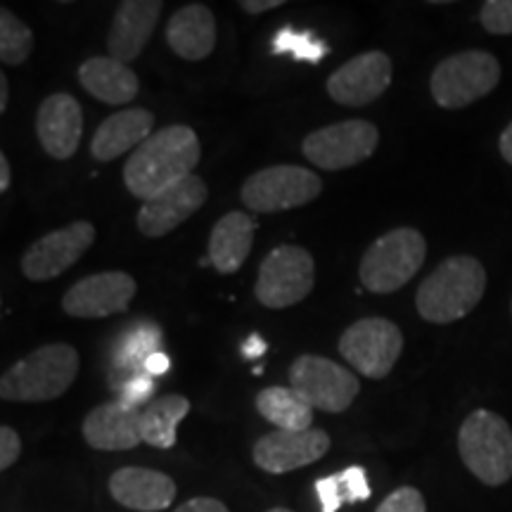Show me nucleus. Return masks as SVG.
Instances as JSON below:
<instances>
[{"label": "nucleus", "instance_id": "obj_1", "mask_svg": "<svg viewBox=\"0 0 512 512\" xmlns=\"http://www.w3.org/2000/svg\"><path fill=\"white\" fill-rule=\"evenodd\" d=\"M202 145L195 128L171 124L152 133L138 150L131 152L121 178L133 197L147 202L150 197L192 176L200 164Z\"/></svg>", "mask_w": 512, "mask_h": 512}, {"label": "nucleus", "instance_id": "obj_2", "mask_svg": "<svg viewBox=\"0 0 512 512\" xmlns=\"http://www.w3.org/2000/svg\"><path fill=\"white\" fill-rule=\"evenodd\" d=\"M486 292L482 261L470 254L448 256L422 280L415 292L420 318L434 325H451L475 311Z\"/></svg>", "mask_w": 512, "mask_h": 512}, {"label": "nucleus", "instance_id": "obj_3", "mask_svg": "<svg viewBox=\"0 0 512 512\" xmlns=\"http://www.w3.org/2000/svg\"><path fill=\"white\" fill-rule=\"evenodd\" d=\"M81 356L72 344H46L29 351L0 377V399L12 403L55 401L72 387Z\"/></svg>", "mask_w": 512, "mask_h": 512}, {"label": "nucleus", "instance_id": "obj_4", "mask_svg": "<svg viewBox=\"0 0 512 512\" xmlns=\"http://www.w3.org/2000/svg\"><path fill=\"white\" fill-rule=\"evenodd\" d=\"M458 453L467 470L486 486L512 479V427L494 411L477 408L467 415L458 432Z\"/></svg>", "mask_w": 512, "mask_h": 512}, {"label": "nucleus", "instance_id": "obj_5", "mask_svg": "<svg viewBox=\"0 0 512 512\" xmlns=\"http://www.w3.org/2000/svg\"><path fill=\"white\" fill-rule=\"evenodd\" d=\"M427 240L415 228H394L377 238L358 266L361 285L373 294H392L406 287L425 264Z\"/></svg>", "mask_w": 512, "mask_h": 512}, {"label": "nucleus", "instance_id": "obj_6", "mask_svg": "<svg viewBox=\"0 0 512 512\" xmlns=\"http://www.w3.org/2000/svg\"><path fill=\"white\" fill-rule=\"evenodd\" d=\"M501 62L486 50H463L441 60L430 76V93L441 110H463L501 83Z\"/></svg>", "mask_w": 512, "mask_h": 512}, {"label": "nucleus", "instance_id": "obj_7", "mask_svg": "<svg viewBox=\"0 0 512 512\" xmlns=\"http://www.w3.org/2000/svg\"><path fill=\"white\" fill-rule=\"evenodd\" d=\"M323 181L299 164H275L259 169L242 183L240 200L256 214H280L318 200Z\"/></svg>", "mask_w": 512, "mask_h": 512}, {"label": "nucleus", "instance_id": "obj_8", "mask_svg": "<svg viewBox=\"0 0 512 512\" xmlns=\"http://www.w3.org/2000/svg\"><path fill=\"white\" fill-rule=\"evenodd\" d=\"M316 285V261L309 249L280 245L261 261L254 294L261 306L280 311L304 302Z\"/></svg>", "mask_w": 512, "mask_h": 512}, {"label": "nucleus", "instance_id": "obj_9", "mask_svg": "<svg viewBox=\"0 0 512 512\" xmlns=\"http://www.w3.org/2000/svg\"><path fill=\"white\" fill-rule=\"evenodd\" d=\"M337 349L351 370L370 380H384L401 358L403 332L389 318H361L342 332Z\"/></svg>", "mask_w": 512, "mask_h": 512}, {"label": "nucleus", "instance_id": "obj_10", "mask_svg": "<svg viewBox=\"0 0 512 512\" xmlns=\"http://www.w3.org/2000/svg\"><path fill=\"white\" fill-rule=\"evenodd\" d=\"M380 131L366 119H347L309 133L302 143L304 157L323 171H344L375 155Z\"/></svg>", "mask_w": 512, "mask_h": 512}, {"label": "nucleus", "instance_id": "obj_11", "mask_svg": "<svg viewBox=\"0 0 512 512\" xmlns=\"http://www.w3.org/2000/svg\"><path fill=\"white\" fill-rule=\"evenodd\" d=\"M290 387L311 408L325 413L347 411L361 392V382L349 368L316 354H304L292 363Z\"/></svg>", "mask_w": 512, "mask_h": 512}, {"label": "nucleus", "instance_id": "obj_12", "mask_svg": "<svg viewBox=\"0 0 512 512\" xmlns=\"http://www.w3.org/2000/svg\"><path fill=\"white\" fill-rule=\"evenodd\" d=\"M95 242V226L88 221H72L31 242L22 256V273L31 283L60 278L81 259Z\"/></svg>", "mask_w": 512, "mask_h": 512}, {"label": "nucleus", "instance_id": "obj_13", "mask_svg": "<svg viewBox=\"0 0 512 512\" xmlns=\"http://www.w3.org/2000/svg\"><path fill=\"white\" fill-rule=\"evenodd\" d=\"M392 76V57L382 50H368L337 67L325 88L337 105L366 107L387 93V88L392 86Z\"/></svg>", "mask_w": 512, "mask_h": 512}, {"label": "nucleus", "instance_id": "obj_14", "mask_svg": "<svg viewBox=\"0 0 512 512\" xmlns=\"http://www.w3.org/2000/svg\"><path fill=\"white\" fill-rule=\"evenodd\" d=\"M138 292L133 275L105 271L88 275L64 292L62 311L72 318H110L128 309Z\"/></svg>", "mask_w": 512, "mask_h": 512}, {"label": "nucleus", "instance_id": "obj_15", "mask_svg": "<svg viewBox=\"0 0 512 512\" xmlns=\"http://www.w3.org/2000/svg\"><path fill=\"white\" fill-rule=\"evenodd\" d=\"M207 185L200 176H188L150 197L138 209V230L145 238H164L185 223L207 202Z\"/></svg>", "mask_w": 512, "mask_h": 512}, {"label": "nucleus", "instance_id": "obj_16", "mask_svg": "<svg viewBox=\"0 0 512 512\" xmlns=\"http://www.w3.org/2000/svg\"><path fill=\"white\" fill-rule=\"evenodd\" d=\"M328 451V432L316 430V427L304 432L273 430L256 441L252 458L256 467H261L268 475H285V472L313 465Z\"/></svg>", "mask_w": 512, "mask_h": 512}, {"label": "nucleus", "instance_id": "obj_17", "mask_svg": "<svg viewBox=\"0 0 512 512\" xmlns=\"http://www.w3.org/2000/svg\"><path fill=\"white\" fill-rule=\"evenodd\" d=\"M36 136L53 159L67 162L79 150L83 138L81 102L69 93H53L38 105Z\"/></svg>", "mask_w": 512, "mask_h": 512}, {"label": "nucleus", "instance_id": "obj_18", "mask_svg": "<svg viewBox=\"0 0 512 512\" xmlns=\"http://www.w3.org/2000/svg\"><path fill=\"white\" fill-rule=\"evenodd\" d=\"M164 5L159 0H126L107 31V55L121 64L138 60L155 34Z\"/></svg>", "mask_w": 512, "mask_h": 512}, {"label": "nucleus", "instance_id": "obj_19", "mask_svg": "<svg viewBox=\"0 0 512 512\" xmlns=\"http://www.w3.org/2000/svg\"><path fill=\"white\" fill-rule=\"evenodd\" d=\"M110 494L128 510L162 512L174 503L176 482L150 467H121L110 477Z\"/></svg>", "mask_w": 512, "mask_h": 512}, {"label": "nucleus", "instance_id": "obj_20", "mask_svg": "<svg viewBox=\"0 0 512 512\" xmlns=\"http://www.w3.org/2000/svg\"><path fill=\"white\" fill-rule=\"evenodd\" d=\"M83 439L98 451H131L143 441L140 432V411L128 408L121 401L95 406L83 420Z\"/></svg>", "mask_w": 512, "mask_h": 512}, {"label": "nucleus", "instance_id": "obj_21", "mask_svg": "<svg viewBox=\"0 0 512 512\" xmlns=\"http://www.w3.org/2000/svg\"><path fill=\"white\" fill-rule=\"evenodd\" d=\"M155 114L145 107H128L114 112L95 128L91 140V155L95 162H114L128 150H138L152 136Z\"/></svg>", "mask_w": 512, "mask_h": 512}, {"label": "nucleus", "instance_id": "obj_22", "mask_svg": "<svg viewBox=\"0 0 512 512\" xmlns=\"http://www.w3.org/2000/svg\"><path fill=\"white\" fill-rule=\"evenodd\" d=\"M166 43L181 60L200 62L214 53L219 29L216 17L207 5L190 3L176 10L166 22Z\"/></svg>", "mask_w": 512, "mask_h": 512}, {"label": "nucleus", "instance_id": "obj_23", "mask_svg": "<svg viewBox=\"0 0 512 512\" xmlns=\"http://www.w3.org/2000/svg\"><path fill=\"white\" fill-rule=\"evenodd\" d=\"M256 221L245 211H230L214 223L209 235V261L221 275H233L252 254Z\"/></svg>", "mask_w": 512, "mask_h": 512}, {"label": "nucleus", "instance_id": "obj_24", "mask_svg": "<svg viewBox=\"0 0 512 512\" xmlns=\"http://www.w3.org/2000/svg\"><path fill=\"white\" fill-rule=\"evenodd\" d=\"M79 83L88 95L105 105H128L138 98L140 81L133 69L110 55L91 57L79 67Z\"/></svg>", "mask_w": 512, "mask_h": 512}, {"label": "nucleus", "instance_id": "obj_25", "mask_svg": "<svg viewBox=\"0 0 512 512\" xmlns=\"http://www.w3.org/2000/svg\"><path fill=\"white\" fill-rule=\"evenodd\" d=\"M256 411L275 430L304 432L313 425V408L292 387H266L256 394Z\"/></svg>", "mask_w": 512, "mask_h": 512}, {"label": "nucleus", "instance_id": "obj_26", "mask_svg": "<svg viewBox=\"0 0 512 512\" xmlns=\"http://www.w3.org/2000/svg\"><path fill=\"white\" fill-rule=\"evenodd\" d=\"M190 413V401L181 394H164L140 411V432L152 448L176 446V430Z\"/></svg>", "mask_w": 512, "mask_h": 512}, {"label": "nucleus", "instance_id": "obj_27", "mask_svg": "<svg viewBox=\"0 0 512 512\" xmlns=\"http://www.w3.org/2000/svg\"><path fill=\"white\" fill-rule=\"evenodd\" d=\"M159 344H162V335L155 325H138L128 335L121 337L119 347L114 349V373L112 382H117V392L128 380L133 377L145 375V363L152 356L159 354Z\"/></svg>", "mask_w": 512, "mask_h": 512}, {"label": "nucleus", "instance_id": "obj_28", "mask_svg": "<svg viewBox=\"0 0 512 512\" xmlns=\"http://www.w3.org/2000/svg\"><path fill=\"white\" fill-rule=\"evenodd\" d=\"M316 494L320 498V512H337L344 503L368 501L373 491H370L366 470L361 465H351L337 475L320 477Z\"/></svg>", "mask_w": 512, "mask_h": 512}, {"label": "nucleus", "instance_id": "obj_29", "mask_svg": "<svg viewBox=\"0 0 512 512\" xmlns=\"http://www.w3.org/2000/svg\"><path fill=\"white\" fill-rule=\"evenodd\" d=\"M34 50V31L15 12L0 10V60L8 67H19L29 60Z\"/></svg>", "mask_w": 512, "mask_h": 512}, {"label": "nucleus", "instance_id": "obj_30", "mask_svg": "<svg viewBox=\"0 0 512 512\" xmlns=\"http://www.w3.org/2000/svg\"><path fill=\"white\" fill-rule=\"evenodd\" d=\"M273 53H290L294 60L304 62H320L328 53L323 41H318L316 36L309 34V31H292L283 29L278 36L273 38Z\"/></svg>", "mask_w": 512, "mask_h": 512}, {"label": "nucleus", "instance_id": "obj_31", "mask_svg": "<svg viewBox=\"0 0 512 512\" xmlns=\"http://www.w3.org/2000/svg\"><path fill=\"white\" fill-rule=\"evenodd\" d=\"M479 22L494 36H512V0H486Z\"/></svg>", "mask_w": 512, "mask_h": 512}, {"label": "nucleus", "instance_id": "obj_32", "mask_svg": "<svg viewBox=\"0 0 512 512\" xmlns=\"http://www.w3.org/2000/svg\"><path fill=\"white\" fill-rule=\"evenodd\" d=\"M375 512H427V503L415 486H399L377 505Z\"/></svg>", "mask_w": 512, "mask_h": 512}, {"label": "nucleus", "instance_id": "obj_33", "mask_svg": "<svg viewBox=\"0 0 512 512\" xmlns=\"http://www.w3.org/2000/svg\"><path fill=\"white\" fill-rule=\"evenodd\" d=\"M152 394H155V382H152L150 375H138L133 380H128L124 387L119 389V399L128 408H136V411H143L147 403H152Z\"/></svg>", "mask_w": 512, "mask_h": 512}, {"label": "nucleus", "instance_id": "obj_34", "mask_svg": "<svg viewBox=\"0 0 512 512\" xmlns=\"http://www.w3.org/2000/svg\"><path fill=\"white\" fill-rule=\"evenodd\" d=\"M22 456V439L12 427H0V470H10Z\"/></svg>", "mask_w": 512, "mask_h": 512}, {"label": "nucleus", "instance_id": "obj_35", "mask_svg": "<svg viewBox=\"0 0 512 512\" xmlns=\"http://www.w3.org/2000/svg\"><path fill=\"white\" fill-rule=\"evenodd\" d=\"M176 512H230V510L219 501V498L200 496V498H190V501L178 505Z\"/></svg>", "mask_w": 512, "mask_h": 512}, {"label": "nucleus", "instance_id": "obj_36", "mask_svg": "<svg viewBox=\"0 0 512 512\" xmlns=\"http://www.w3.org/2000/svg\"><path fill=\"white\" fill-rule=\"evenodd\" d=\"M285 0H242L240 8L249 12V15H261V12L283 8Z\"/></svg>", "mask_w": 512, "mask_h": 512}, {"label": "nucleus", "instance_id": "obj_37", "mask_svg": "<svg viewBox=\"0 0 512 512\" xmlns=\"http://www.w3.org/2000/svg\"><path fill=\"white\" fill-rule=\"evenodd\" d=\"M166 370H169V358H166L162 351H159V354H155L150 358V361L145 363V375H150V377L164 375Z\"/></svg>", "mask_w": 512, "mask_h": 512}, {"label": "nucleus", "instance_id": "obj_38", "mask_svg": "<svg viewBox=\"0 0 512 512\" xmlns=\"http://www.w3.org/2000/svg\"><path fill=\"white\" fill-rule=\"evenodd\" d=\"M498 150H501V157L512 166V121L505 126V131L498 138Z\"/></svg>", "mask_w": 512, "mask_h": 512}, {"label": "nucleus", "instance_id": "obj_39", "mask_svg": "<svg viewBox=\"0 0 512 512\" xmlns=\"http://www.w3.org/2000/svg\"><path fill=\"white\" fill-rule=\"evenodd\" d=\"M12 183V171H10V159L8 155H0V192H8Z\"/></svg>", "mask_w": 512, "mask_h": 512}, {"label": "nucleus", "instance_id": "obj_40", "mask_svg": "<svg viewBox=\"0 0 512 512\" xmlns=\"http://www.w3.org/2000/svg\"><path fill=\"white\" fill-rule=\"evenodd\" d=\"M242 351H245V356H261L266 351L264 339H259L256 335H252L245 342V347H242Z\"/></svg>", "mask_w": 512, "mask_h": 512}, {"label": "nucleus", "instance_id": "obj_41", "mask_svg": "<svg viewBox=\"0 0 512 512\" xmlns=\"http://www.w3.org/2000/svg\"><path fill=\"white\" fill-rule=\"evenodd\" d=\"M10 102V86H8V76L0 74V112L8 110Z\"/></svg>", "mask_w": 512, "mask_h": 512}, {"label": "nucleus", "instance_id": "obj_42", "mask_svg": "<svg viewBox=\"0 0 512 512\" xmlns=\"http://www.w3.org/2000/svg\"><path fill=\"white\" fill-rule=\"evenodd\" d=\"M268 512H292L290 508H271Z\"/></svg>", "mask_w": 512, "mask_h": 512}, {"label": "nucleus", "instance_id": "obj_43", "mask_svg": "<svg viewBox=\"0 0 512 512\" xmlns=\"http://www.w3.org/2000/svg\"><path fill=\"white\" fill-rule=\"evenodd\" d=\"M510 313H512V302H510Z\"/></svg>", "mask_w": 512, "mask_h": 512}]
</instances>
